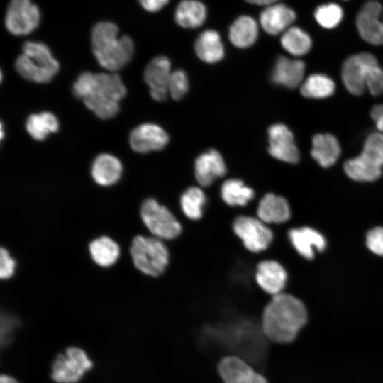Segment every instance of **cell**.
I'll list each match as a JSON object with an SVG mask.
<instances>
[{
	"mask_svg": "<svg viewBox=\"0 0 383 383\" xmlns=\"http://www.w3.org/2000/svg\"><path fill=\"white\" fill-rule=\"evenodd\" d=\"M307 312L297 298L279 293L273 296L262 315V331L271 341L289 343L297 336L305 325Z\"/></svg>",
	"mask_w": 383,
	"mask_h": 383,
	"instance_id": "obj_1",
	"label": "cell"
},
{
	"mask_svg": "<svg viewBox=\"0 0 383 383\" xmlns=\"http://www.w3.org/2000/svg\"><path fill=\"white\" fill-rule=\"evenodd\" d=\"M91 42L99 64L110 72L125 67L134 53V43L131 37L119 36L118 28L112 22L96 23L91 30Z\"/></svg>",
	"mask_w": 383,
	"mask_h": 383,
	"instance_id": "obj_2",
	"label": "cell"
},
{
	"mask_svg": "<svg viewBox=\"0 0 383 383\" xmlns=\"http://www.w3.org/2000/svg\"><path fill=\"white\" fill-rule=\"evenodd\" d=\"M17 57L15 67L24 79L36 83H47L57 74L58 61L47 45L39 41H27Z\"/></svg>",
	"mask_w": 383,
	"mask_h": 383,
	"instance_id": "obj_3",
	"label": "cell"
},
{
	"mask_svg": "<svg viewBox=\"0 0 383 383\" xmlns=\"http://www.w3.org/2000/svg\"><path fill=\"white\" fill-rule=\"evenodd\" d=\"M130 254L134 266L151 277L162 274L169 262L167 247L156 237L135 236L131 244Z\"/></svg>",
	"mask_w": 383,
	"mask_h": 383,
	"instance_id": "obj_4",
	"label": "cell"
},
{
	"mask_svg": "<svg viewBox=\"0 0 383 383\" xmlns=\"http://www.w3.org/2000/svg\"><path fill=\"white\" fill-rule=\"evenodd\" d=\"M93 367L83 349L71 346L59 353L51 366V378L56 383H77Z\"/></svg>",
	"mask_w": 383,
	"mask_h": 383,
	"instance_id": "obj_5",
	"label": "cell"
},
{
	"mask_svg": "<svg viewBox=\"0 0 383 383\" xmlns=\"http://www.w3.org/2000/svg\"><path fill=\"white\" fill-rule=\"evenodd\" d=\"M140 216L147 228L160 239H173L181 233V225L173 214L155 199H145L140 209Z\"/></svg>",
	"mask_w": 383,
	"mask_h": 383,
	"instance_id": "obj_6",
	"label": "cell"
},
{
	"mask_svg": "<svg viewBox=\"0 0 383 383\" xmlns=\"http://www.w3.org/2000/svg\"><path fill=\"white\" fill-rule=\"evenodd\" d=\"M40 21L38 6L31 0H11L5 15V26L15 35H26L34 31Z\"/></svg>",
	"mask_w": 383,
	"mask_h": 383,
	"instance_id": "obj_7",
	"label": "cell"
},
{
	"mask_svg": "<svg viewBox=\"0 0 383 383\" xmlns=\"http://www.w3.org/2000/svg\"><path fill=\"white\" fill-rule=\"evenodd\" d=\"M233 228L245 248L253 252L264 250L272 240V232L260 219L246 216H238L235 219Z\"/></svg>",
	"mask_w": 383,
	"mask_h": 383,
	"instance_id": "obj_8",
	"label": "cell"
},
{
	"mask_svg": "<svg viewBox=\"0 0 383 383\" xmlns=\"http://www.w3.org/2000/svg\"><path fill=\"white\" fill-rule=\"evenodd\" d=\"M217 372L223 383H268L267 378L250 362L236 355L221 358Z\"/></svg>",
	"mask_w": 383,
	"mask_h": 383,
	"instance_id": "obj_9",
	"label": "cell"
},
{
	"mask_svg": "<svg viewBox=\"0 0 383 383\" xmlns=\"http://www.w3.org/2000/svg\"><path fill=\"white\" fill-rule=\"evenodd\" d=\"M377 62L375 56L368 52L353 55L345 60L342 66L341 77L350 93L357 96L364 92L368 70Z\"/></svg>",
	"mask_w": 383,
	"mask_h": 383,
	"instance_id": "obj_10",
	"label": "cell"
},
{
	"mask_svg": "<svg viewBox=\"0 0 383 383\" xmlns=\"http://www.w3.org/2000/svg\"><path fill=\"white\" fill-rule=\"evenodd\" d=\"M356 26L364 40L372 45H383V9L378 1H368L362 6Z\"/></svg>",
	"mask_w": 383,
	"mask_h": 383,
	"instance_id": "obj_11",
	"label": "cell"
},
{
	"mask_svg": "<svg viewBox=\"0 0 383 383\" xmlns=\"http://www.w3.org/2000/svg\"><path fill=\"white\" fill-rule=\"evenodd\" d=\"M268 152L277 160L294 164L300 158L294 135L284 124H273L268 128Z\"/></svg>",
	"mask_w": 383,
	"mask_h": 383,
	"instance_id": "obj_12",
	"label": "cell"
},
{
	"mask_svg": "<svg viewBox=\"0 0 383 383\" xmlns=\"http://www.w3.org/2000/svg\"><path fill=\"white\" fill-rule=\"evenodd\" d=\"M166 131L154 123H143L135 127L129 136L131 148L138 153H148L164 148L168 143Z\"/></svg>",
	"mask_w": 383,
	"mask_h": 383,
	"instance_id": "obj_13",
	"label": "cell"
},
{
	"mask_svg": "<svg viewBox=\"0 0 383 383\" xmlns=\"http://www.w3.org/2000/svg\"><path fill=\"white\" fill-rule=\"evenodd\" d=\"M171 73V63L165 56L155 57L147 65L143 78L154 100L162 101L166 99Z\"/></svg>",
	"mask_w": 383,
	"mask_h": 383,
	"instance_id": "obj_14",
	"label": "cell"
},
{
	"mask_svg": "<svg viewBox=\"0 0 383 383\" xmlns=\"http://www.w3.org/2000/svg\"><path fill=\"white\" fill-rule=\"evenodd\" d=\"M296 19L294 11L288 6L275 3L263 9L260 15V24L269 35L282 34Z\"/></svg>",
	"mask_w": 383,
	"mask_h": 383,
	"instance_id": "obj_15",
	"label": "cell"
},
{
	"mask_svg": "<svg viewBox=\"0 0 383 383\" xmlns=\"http://www.w3.org/2000/svg\"><path fill=\"white\" fill-rule=\"evenodd\" d=\"M305 64L303 61L280 56L274 65L271 79L277 85L294 89L303 82Z\"/></svg>",
	"mask_w": 383,
	"mask_h": 383,
	"instance_id": "obj_16",
	"label": "cell"
},
{
	"mask_svg": "<svg viewBox=\"0 0 383 383\" xmlns=\"http://www.w3.org/2000/svg\"><path fill=\"white\" fill-rule=\"evenodd\" d=\"M226 172V167L221 155L216 150L201 154L195 161L194 173L197 182L207 187Z\"/></svg>",
	"mask_w": 383,
	"mask_h": 383,
	"instance_id": "obj_17",
	"label": "cell"
},
{
	"mask_svg": "<svg viewBox=\"0 0 383 383\" xmlns=\"http://www.w3.org/2000/svg\"><path fill=\"white\" fill-rule=\"evenodd\" d=\"M255 279L266 292L275 295L281 293L285 286L287 275L284 268L274 260L260 262L256 269Z\"/></svg>",
	"mask_w": 383,
	"mask_h": 383,
	"instance_id": "obj_18",
	"label": "cell"
},
{
	"mask_svg": "<svg viewBox=\"0 0 383 383\" xmlns=\"http://www.w3.org/2000/svg\"><path fill=\"white\" fill-rule=\"evenodd\" d=\"M341 152L339 141L332 134L318 133L313 137L311 154L317 163L327 168L333 165Z\"/></svg>",
	"mask_w": 383,
	"mask_h": 383,
	"instance_id": "obj_19",
	"label": "cell"
},
{
	"mask_svg": "<svg viewBox=\"0 0 383 383\" xmlns=\"http://www.w3.org/2000/svg\"><path fill=\"white\" fill-rule=\"evenodd\" d=\"M290 241L296 251L306 259L314 256V251L324 250L326 243L318 231L309 227L293 228L289 232Z\"/></svg>",
	"mask_w": 383,
	"mask_h": 383,
	"instance_id": "obj_20",
	"label": "cell"
},
{
	"mask_svg": "<svg viewBox=\"0 0 383 383\" xmlns=\"http://www.w3.org/2000/svg\"><path fill=\"white\" fill-rule=\"evenodd\" d=\"M126 94V89L120 76L111 72L94 74L91 87L87 96L96 95L119 102Z\"/></svg>",
	"mask_w": 383,
	"mask_h": 383,
	"instance_id": "obj_21",
	"label": "cell"
},
{
	"mask_svg": "<svg viewBox=\"0 0 383 383\" xmlns=\"http://www.w3.org/2000/svg\"><path fill=\"white\" fill-rule=\"evenodd\" d=\"M123 167L120 160L110 154L98 155L91 166V176L94 180L104 187L111 186L121 177Z\"/></svg>",
	"mask_w": 383,
	"mask_h": 383,
	"instance_id": "obj_22",
	"label": "cell"
},
{
	"mask_svg": "<svg viewBox=\"0 0 383 383\" xmlns=\"http://www.w3.org/2000/svg\"><path fill=\"white\" fill-rule=\"evenodd\" d=\"M258 218L265 223H281L290 218V208L287 201L273 193L265 194L257 207Z\"/></svg>",
	"mask_w": 383,
	"mask_h": 383,
	"instance_id": "obj_23",
	"label": "cell"
},
{
	"mask_svg": "<svg viewBox=\"0 0 383 383\" xmlns=\"http://www.w3.org/2000/svg\"><path fill=\"white\" fill-rule=\"evenodd\" d=\"M194 49L198 57L207 63H216L224 57L225 50L219 33L206 30L196 38Z\"/></svg>",
	"mask_w": 383,
	"mask_h": 383,
	"instance_id": "obj_24",
	"label": "cell"
},
{
	"mask_svg": "<svg viewBox=\"0 0 383 383\" xmlns=\"http://www.w3.org/2000/svg\"><path fill=\"white\" fill-rule=\"evenodd\" d=\"M259 26L250 16H240L229 28L228 37L231 43L239 48L252 46L257 39Z\"/></svg>",
	"mask_w": 383,
	"mask_h": 383,
	"instance_id": "obj_25",
	"label": "cell"
},
{
	"mask_svg": "<svg viewBox=\"0 0 383 383\" xmlns=\"http://www.w3.org/2000/svg\"><path fill=\"white\" fill-rule=\"evenodd\" d=\"M89 252L92 260L101 267L113 265L120 257L118 244L111 238L102 235L89 244Z\"/></svg>",
	"mask_w": 383,
	"mask_h": 383,
	"instance_id": "obj_26",
	"label": "cell"
},
{
	"mask_svg": "<svg viewBox=\"0 0 383 383\" xmlns=\"http://www.w3.org/2000/svg\"><path fill=\"white\" fill-rule=\"evenodd\" d=\"M207 10L198 0H183L177 5L174 12L175 22L184 28H196L205 21Z\"/></svg>",
	"mask_w": 383,
	"mask_h": 383,
	"instance_id": "obj_27",
	"label": "cell"
},
{
	"mask_svg": "<svg viewBox=\"0 0 383 383\" xmlns=\"http://www.w3.org/2000/svg\"><path fill=\"white\" fill-rule=\"evenodd\" d=\"M343 168L345 174L357 182H374L382 175V167L362 154L347 160Z\"/></svg>",
	"mask_w": 383,
	"mask_h": 383,
	"instance_id": "obj_28",
	"label": "cell"
},
{
	"mask_svg": "<svg viewBox=\"0 0 383 383\" xmlns=\"http://www.w3.org/2000/svg\"><path fill=\"white\" fill-rule=\"evenodd\" d=\"M26 128L34 140L42 141L50 133L58 131L59 122L53 113L44 111L30 115L26 122Z\"/></svg>",
	"mask_w": 383,
	"mask_h": 383,
	"instance_id": "obj_29",
	"label": "cell"
},
{
	"mask_svg": "<svg viewBox=\"0 0 383 383\" xmlns=\"http://www.w3.org/2000/svg\"><path fill=\"white\" fill-rule=\"evenodd\" d=\"M282 47L294 56H302L309 52L312 41L309 34L299 27L291 26L281 36Z\"/></svg>",
	"mask_w": 383,
	"mask_h": 383,
	"instance_id": "obj_30",
	"label": "cell"
},
{
	"mask_svg": "<svg viewBox=\"0 0 383 383\" xmlns=\"http://www.w3.org/2000/svg\"><path fill=\"white\" fill-rule=\"evenodd\" d=\"M222 199L228 205L245 206L254 197V191L241 180L231 179L225 181L221 188Z\"/></svg>",
	"mask_w": 383,
	"mask_h": 383,
	"instance_id": "obj_31",
	"label": "cell"
},
{
	"mask_svg": "<svg viewBox=\"0 0 383 383\" xmlns=\"http://www.w3.org/2000/svg\"><path fill=\"white\" fill-rule=\"evenodd\" d=\"M335 84L328 76L323 74H313L309 76L301 86V94L310 99H324L335 91Z\"/></svg>",
	"mask_w": 383,
	"mask_h": 383,
	"instance_id": "obj_32",
	"label": "cell"
},
{
	"mask_svg": "<svg viewBox=\"0 0 383 383\" xmlns=\"http://www.w3.org/2000/svg\"><path fill=\"white\" fill-rule=\"evenodd\" d=\"M206 196L199 187H191L182 195L180 204L184 215L190 219L197 220L202 216Z\"/></svg>",
	"mask_w": 383,
	"mask_h": 383,
	"instance_id": "obj_33",
	"label": "cell"
},
{
	"mask_svg": "<svg viewBox=\"0 0 383 383\" xmlns=\"http://www.w3.org/2000/svg\"><path fill=\"white\" fill-rule=\"evenodd\" d=\"M343 16L342 8L334 3L321 5L316 9L314 13L316 21L326 28L336 27L341 21Z\"/></svg>",
	"mask_w": 383,
	"mask_h": 383,
	"instance_id": "obj_34",
	"label": "cell"
},
{
	"mask_svg": "<svg viewBox=\"0 0 383 383\" xmlns=\"http://www.w3.org/2000/svg\"><path fill=\"white\" fill-rule=\"evenodd\" d=\"M361 154L374 163L382 167L383 134L375 132L368 135L365 140Z\"/></svg>",
	"mask_w": 383,
	"mask_h": 383,
	"instance_id": "obj_35",
	"label": "cell"
},
{
	"mask_svg": "<svg viewBox=\"0 0 383 383\" xmlns=\"http://www.w3.org/2000/svg\"><path fill=\"white\" fill-rule=\"evenodd\" d=\"M189 80L182 70L172 71L168 84V91L174 100L181 99L187 92Z\"/></svg>",
	"mask_w": 383,
	"mask_h": 383,
	"instance_id": "obj_36",
	"label": "cell"
},
{
	"mask_svg": "<svg viewBox=\"0 0 383 383\" xmlns=\"http://www.w3.org/2000/svg\"><path fill=\"white\" fill-rule=\"evenodd\" d=\"M365 86L373 96H379L383 93V69L378 61L370 67Z\"/></svg>",
	"mask_w": 383,
	"mask_h": 383,
	"instance_id": "obj_37",
	"label": "cell"
},
{
	"mask_svg": "<svg viewBox=\"0 0 383 383\" xmlns=\"http://www.w3.org/2000/svg\"><path fill=\"white\" fill-rule=\"evenodd\" d=\"M16 268V262L6 248L0 250V277L9 279L13 277Z\"/></svg>",
	"mask_w": 383,
	"mask_h": 383,
	"instance_id": "obj_38",
	"label": "cell"
},
{
	"mask_svg": "<svg viewBox=\"0 0 383 383\" xmlns=\"http://www.w3.org/2000/svg\"><path fill=\"white\" fill-rule=\"evenodd\" d=\"M366 243L368 248L378 255H383V228L377 227L367 233Z\"/></svg>",
	"mask_w": 383,
	"mask_h": 383,
	"instance_id": "obj_39",
	"label": "cell"
},
{
	"mask_svg": "<svg viewBox=\"0 0 383 383\" xmlns=\"http://www.w3.org/2000/svg\"><path fill=\"white\" fill-rule=\"evenodd\" d=\"M170 0H138L140 6L147 11L157 12L162 9Z\"/></svg>",
	"mask_w": 383,
	"mask_h": 383,
	"instance_id": "obj_40",
	"label": "cell"
},
{
	"mask_svg": "<svg viewBox=\"0 0 383 383\" xmlns=\"http://www.w3.org/2000/svg\"><path fill=\"white\" fill-rule=\"evenodd\" d=\"M370 116L374 121L377 129L383 132V104L374 106L371 109Z\"/></svg>",
	"mask_w": 383,
	"mask_h": 383,
	"instance_id": "obj_41",
	"label": "cell"
},
{
	"mask_svg": "<svg viewBox=\"0 0 383 383\" xmlns=\"http://www.w3.org/2000/svg\"><path fill=\"white\" fill-rule=\"evenodd\" d=\"M0 383H21L15 377L7 374H2L0 377Z\"/></svg>",
	"mask_w": 383,
	"mask_h": 383,
	"instance_id": "obj_42",
	"label": "cell"
},
{
	"mask_svg": "<svg viewBox=\"0 0 383 383\" xmlns=\"http://www.w3.org/2000/svg\"><path fill=\"white\" fill-rule=\"evenodd\" d=\"M245 1L254 5L266 6L265 0H245Z\"/></svg>",
	"mask_w": 383,
	"mask_h": 383,
	"instance_id": "obj_43",
	"label": "cell"
},
{
	"mask_svg": "<svg viewBox=\"0 0 383 383\" xmlns=\"http://www.w3.org/2000/svg\"><path fill=\"white\" fill-rule=\"evenodd\" d=\"M279 0H265L266 6L277 3Z\"/></svg>",
	"mask_w": 383,
	"mask_h": 383,
	"instance_id": "obj_44",
	"label": "cell"
}]
</instances>
